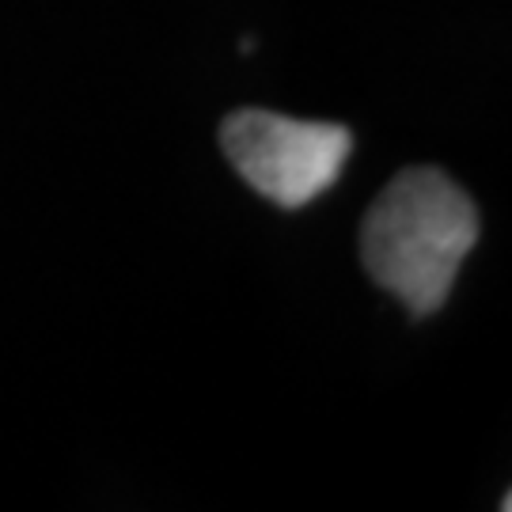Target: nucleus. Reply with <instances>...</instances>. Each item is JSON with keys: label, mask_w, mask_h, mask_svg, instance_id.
Returning a JSON list of instances; mask_svg holds the SVG:
<instances>
[{"label": "nucleus", "mask_w": 512, "mask_h": 512, "mask_svg": "<svg viewBox=\"0 0 512 512\" xmlns=\"http://www.w3.org/2000/svg\"><path fill=\"white\" fill-rule=\"evenodd\" d=\"M478 239L471 198L437 167L395 175L361 228L368 277L399 296L414 315L437 311Z\"/></svg>", "instance_id": "nucleus-1"}, {"label": "nucleus", "mask_w": 512, "mask_h": 512, "mask_svg": "<svg viewBox=\"0 0 512 512\" xmlns=\"http://www.w3.org/2000/svg\"><path fill=\"white\" fill-rule=\"evenodd\" d=\"M220 145L228 160L262 198L300 209L315 202L349 160L346 126L334 122H300L270 110H236L220 126Z\"/></svg>", "instance_id": "nucleus-2"}]
</instances>
